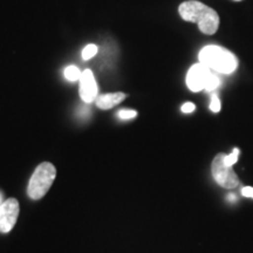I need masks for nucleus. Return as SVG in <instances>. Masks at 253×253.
<instances>
[{"label": "nucleus", "mask_w": 253, "mask_h": 253, "mask_svg": "<svg viewBox=\"0 0 253 253\" xmlns=\"http://www.w3.org/2000/svg\"><path fill=\"white\" fill-rule=\"evenodd\" d=\"M198 59L199 62L219 74H232L238 67L237 56L226 48L216 45L205 46L199 52Z\"/></svg>", "instance_id": "2"}, {"label": "nucleus", "mask_w": 253, "mask_h": 253, "mask_svg": "<svg viewBox=\"0 0 253 253\" xmlns=\"http://www.w3.org/2000/svg\"><path fill=\"white\" fill-rule=\"evenodd\" d=\"M19 216V203L15 198H8L0 205V232L8 233L13 229Z\"/></svg>", "instance_id": "6"}, {"label": "nucleus", "mask_w": 253, "mask_h": 253, "mask_svg": "<svg viewBox=\"0 0 253 253\" xmlns=\"http://www.w3.org/2000/svg\"><path fill=\"white\" fill-rule=\"evenodd\" d=\"M178 13L183 20L197 24L199 31L207 36H212L219 27L220 20L217 12L201 1H184L179 5Z\"/></svg>", "instance_id": "1"}, {"label": "nucleus", "mask_w": 253, "mask_h": 253, "mask_svg": "<svg viewBox=\"0 0 253 253\" xmlns=\"http://www.w3.org/2000/svg\"><path fill=\"white\" fill-rule=\"evenodd\" d=\"M63 74H65V78L67 79V80L77 81V80H80L82 73L80 72V69H79L77 66H68V67L65 69V73H63Z\"/></svg>", "instance_id": "9"}, {"label": "nucleus", "mask_w": 253, "mask_h": 253, "mask_svg": "<svg viewBox=\"0 0 253 253\" xmlns=\"http://www.w3.org/2000/svg\"><path fill=\"white\" fill-rule=\"evenodd\" d=\"M196 109V106L191 102H186L182 106V112L183 113H192Z\"/></svg>", "instance_id": "15"}, {"label": "nucleus", "mask_w": 253, "mask_h": 253, "mask_svg": "<svg viewBox=\"0 0 253 253\" xmlns=\"http://www.w3.org/2000/svg\"><path fill=\"white\" fill-rule=\"evenodd\" d=\"M136 115H137V112H135V110H131V109H122L119 112V118L122 120L134 119Z\"/></svg>", "instance_id": "13"}, {"label": "nucleus", "mask_w": 253, "mask_h": 253, "mask_svg": "<svg viewBox=\"0 0 253 253\" xmlns=\"http://www.w3.org/2000/svg\"><path fill=\"white\" fill-rule=\"evenodd\" d=\"M56 170L52 163H41L31 177L27 194L32 199H40L47 194L55 179Z\"/></svg>", "instance_id": "3"}, {"label": "nucleus", "mask_w": 253, "mask_h": 253, "mask_svg": "<svg viewBox=\"0 0 253 253\" xmlns=\"http://www.w3.org/2000/svg\"><path fill=\"white\" fill-rule=\"evenodd\" d=\"M97 53V47L95 45H87L82 50V59L84 60H89L94 58Z\"/></svg>", "instance_id": "11"}, {"label": "nucleus", "mask_w": 253, "mask_h": 253, "mask_svg": "<svg viewBox=\"0 0 253 253\" xmlns=\"http://www.w3.org/2000/svg\"><path fill=\"white\" fill-rule=\"evenodd\" d=\"M210 109L212 110L213 113H218L220 110V100L217 95H212L211 96V102H210Z\"/></svg>", "instance_id": "14"}, {"label": "nucleus", "mask_w": 253, "mask_h": 253, "mask_svg": "<svg viewBox=\"0 0 253 253\" xmlns=\"http://www.w3.org/2000/svg\"><path fill=\"white\" fill-rule=\"evenodd\" d=\"M219 84H220L219 77H218V75H216V74H212L210 77V79H209L207 87H205V90L212 91L214 89H217V88L219 87Z\"/></svg>", "instance_id": "12"}, {"label": "nucleus", "mask_w": 253, "mask_h": 253, "mask_svg": "<svg viewBox=\"0 0 253 253\" xmlns=\"http://www.w3.org/2000/svg\"><path fill=\"white\" fill-rule=\"evenodd\" d=\"M242 194L248 198H253V188L252 186H245L242 190Z\"/></svg>", "instance_id": "16"}, {"label": "nucleus", "mask_w": 253, "mask_h": 253, "mask_svg": "<svg viewBox=\"0 0 253 253\" xmlns=\"http://www.w3.org/2000/svg\"><path fill=\"white\" fill-rule=\"evenodd\" d=\"M126 97V95L125 93H112L101 95V96L96 99V106L100 109H110L113 107L118 106L119 103H121Z\"/></svg>", "instance_id": "8"}, {"label": "nucleus", "mask_w": 253, "mask_h": 253, "mask_svg": "<svg viewBox=\"0 0 253 253\" xmlns=\"http://www.w3.org/2000/svg\"><path fill=\"white\" fill-rule=\"evenodd\" d=\"M238 156H239V149L238 148H235L230 155H225V156H224V162H225L226 166L233 167L237 162H238Z\"/></svg>", "instance_id": "10"}, {"label": "nucleus", "mask_w": 253, "mask_h": 253, "mask_svg": "<svg viewBox=\"0 0 253 253\" xmlns=\"http://www.w3.org/2000/svg\"><path fill=\"white\" fill-rule=\"evenodd\" d=\"M4 202H2V197H1V194H0V205H1Z\"/></svg>", "instance_id": "17"}, {"label": "nucleus", "mask_w": 253, "mask_h": 253, "mask_svg": "<svg viewBox=\"0 0 253 253\" xmlns=\"http://www.w3.org/2000/svg\"><path fill=\"white\" fill-rule=\"evenodd\" d=\"M80 96L84 102L90 103L97 96V84L90 69L82 72L80 78Z\"/></svg>", "instance_id": "7"}, {"label": "nucleus", "mask_w": 253, "mask_h": 253, "mask_svg": "<svg viewBox=\"0 0 253 253\" xmlns=\"http://www.w3.org/2000/svg\"><path fill=\"white\" fill-rule=\"evenodd\" d=\"M225 154H218L212 161V176L218 184L224 189H233L239 184V178L232 169L224 162Z\"/></svg>", "instance_id": "4"}, {"label": "nucleus", "mask_w": 253, "mask_h": 253, "mask_svg": "<svg viewBox=\"0 0 253 253\" xmlns=\"http://www.w3.org/2000/svg\"><path fill=\"white\" fill-rule=\"evenodd\" d=\"M212 73L211 69L204 66L203 63H196L191 66L186 74V86L191 91H201L205 89L209 79H210Z\"/></svg>", "instance_id": "5"}]
</instances>
